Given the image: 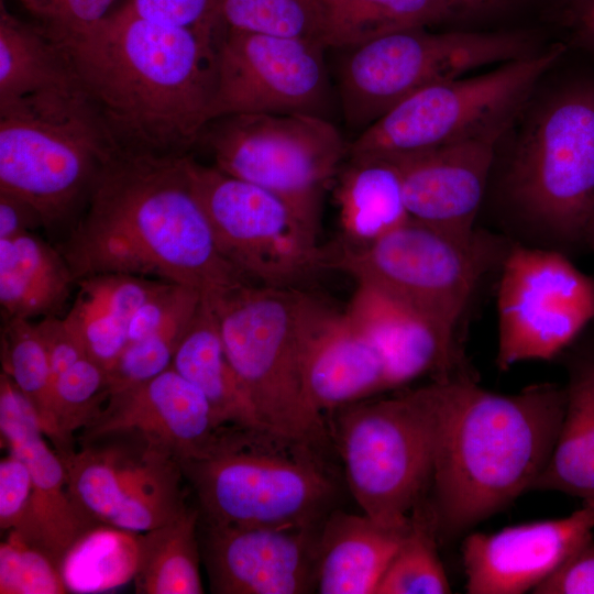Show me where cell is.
Segmentation results:
<instances>
[{
  "mask_svg": "<svg viewBox=\"0 0 594 594\" xmlns=\"http://www.w3.org/2000/svg\"><path fill=\"white\" fill-rule=\"evenodd\" d=\"M218 36L116 9L53 38L119 152L183 157L210 122Z\"/></svg>",
  "mask_w": 594,
  "mask_h": 594,
  "instance_id": "obj_1",
  "label": "cell"
},
{
  "mask_svg": "<svg viewBox=\"0 0 594 594\" xmlns=\"http://www.w3.org/2000/svg\"><path fill=\"white\" fill-rule=\"evenodd\" d=\"M188 156V155H187ZM117 152L59 250L75 279L124 273L216 298L248 280L221 254L186 157Z\"/></svg>",
  "mask_w": 594,
  "mask_h": 594,
  "instance_id": "obj_2",
  "label": "cell"
},
{
  "mask_svg": "<svg viewBox=\"0 0 594 594\" xmlns=\"http://www.w3.org/2000/svg\"><path fill=\"white\" fill-rule=\"evenodd\" d=\"M438 425L428 502L438 538L451 540L532 491L553 452L566 392L537 383L516 394L477 377L435 381Z\"/></svg>",
  "mask_w": 594,
  "mask_h": 594,
  "instance_id": "obj_3",
  "label": "cell"
},
{
  "mask_svg": "<svg viewBox=\"0 0 594 594\" xmlns=\"http://www.w3.org/2000/svg\"><path fill=\"white\" fill-rule=\"evenodd\" d=\"M499 233L514 242L590 252L594 226V81L572 84L531 118L497 183Z\"/></svg>",
  "mask_w": 594,
  "mask_h": 594,
  "instance_id": "obj_4",
  "label": "cell"
},
{
  "mask_svg": "<svg viewBox=\"0 0 594 594\" xmlns=\"http://www.w3.org/2000/svg\"><path fill=\"white\" fill-rule=\"evenodd\" d=\"M223 344L267 433L308 448L324 437L304 385V350L323 301L295 287L244 283L216 297Z\"/></svg>",
  "mask_w": 594,
  "mask_h": 594,
  "instance_id": "obj_5",
  "label": "cell"
},
{
  "mask_svg": "<svg viewBox=\"0 0 594 594\" xmlns=\"http://www.w3.org/2000/svg\"><path fill=\"white\" fill-rule=\"evenodd\" d=\"M513 241L482 228L455 237L417 220L363 248H328V270L346 273L404 301L451 344L464 349L463 329L474 301L498 275Z\"/></svg>",
  "mask_w": 594,
  "mask_h": 594,
  "instance_id": "obj_6",
  "label": "cell"
},
{
  "mask_svg": "<svg viewBox=\"0 0 594 594\" xmlns=\"http://www.w3.org/2000/svg\"><path fill=\"white\" fill-rule=\"evenodd\" d=\"M117 152L80 88L0 106V193L29 205L46 229L86 206Z\"/></svg>",
  "mask_w": 594,
  "mask_h": 594,
  "instance_id": "obj_7",
  "label": "cell"
},
{
  "mask_svg": "<svg viewBox=\"0 0 594 594\" xmlns=\"http://www.w3.org/2000/svg\"><path fill=\"white\" fill-rule=\"evenodd\" d=\"M337 438L352 496L364 515L407 528L431 485L438 425V386L405 389L339 409Z\"/></svg>",
  "mask_w": 594,
  "mask_h": 594,
  "instance_id": "obj_8",
  "label": "cell"
},
{
  "mask_svg": "<svg viewBox=\"0 0 594 594\" xmlns=\"http://www.w3.org/2000/svg\"><path fill=\"white\" fill-rule=\"evenodd\" d=\"M556 43L483 74L428 85L387 110L348 147V157H397L481 138H501L540 78L563 56Z\"/></svg>",
  "mask_w": 594,
  "mask_h": 594,
  "instance_id": "obj_9",
  "label": "cell"
},
{
  "mask_svg": "<svg viewBox=\"0 0 594 594\" xmlns=\"http://www.w3.org/2000/svg\"><path fill=\"white\" fill-rule=\"evenodd\" d=\"M267 433L231 428L207 454L180 461L200 518L243 527L318 526L336 486L304 454L268 449Z\"/></svg>",
  "mask_w": 594,
  "mask_h": 594,
  "instance_id": "obj_10",
  "label": "cell"
},
{
  "mask_svg": "<svg viewBox=\"0 0 594 594\" xmlns=\"http://www.w3.org/2000/svg\"><path fill=\"white\" fill-rule=\"evenodd\" d=\"M532 45L531 36L519 31L415 28L348 47L339 69L344 118L361 132L413 92L528 56Z\"/></svg>",
  "mask_w": 594,
  "mask_h": 594,
  "instance_id": "obj_11",
  "label": "cell"
},
{
  "mask_svg": "<svg viewBox=\"0 0 594 594\" xmlns=\"http://www.w3.org/2000/svg\"><path fill=\"white\" fill-rule=\"evenodd\" d=\"M199 143L216 167L279 196L318 230L323 195L349 147L328 120L301 112L221 117Z\"/></svg>",
  "mask_w": 594,
  "mask_h": 594,
  "instance_id": "obj_12",
  "label": "cell"
},
{
  "mask_svg": "<svg viewBox=\"0 0 594 594\" xmlns=\"http://www.w3.org/2000/svg\"><path fill=\"white\" fill-rule=\"evenodd\" d=\"M186 168L221 254L248 280L299 288L328 270L319 230L283 198L190 155Z\"/></svg>",
  "mask_w": 594,
  "mask_h": 594,
  "instance_id": "obj_13",
  "label": "cell"
},
{
  "mask_svg": "<svg viewBox=\"0 0 594 594\" xmlns=\"http://www.w3.org/2000/svg\"><path fill=\"white\" fill-rule=\"evenodd\" d=\"M59 457L72 499L98 525L142 534L188 506L180 459L136 429L76 438L75 449Z\"/></svg>",
  "mask_w": 594,
  "mask_h": 594,
  "instance_id": "obj_14",
  "label": "cell"
},
{
  "mask_svg": "<svg viewBox=\"0 0 594 594\" xmlns=\"http://www.w3.org/2000/svg\"><path fill=\"white\" fill-rule=\"evenodd\" d=\"M496 365L553 361L594 322V276L570 256L512 243L497 276Z\"/></svg>",
  "mask_w": 594,
  "mask_h": 594,
  "instance_id": "obj_15",
  "label": "cell"
},
{
  "mask_svg": "<svg viewBox=\"0 0 594 594\" xmlns=\"http://www.w3.org/2000/svg\"><path fill=\"white\" fill-rule=\"evenodd\" d=\"M323 48L315 40L223 26L210 121L245 113L320 116L328 88Z\"/></svg>",
  "mask_w": 594,
  "mask_h": 594,
  "instance_id": "obj_16",
  "label": "cell"
},
{
  "mask_svg": "<svg viewBox=\"0 0 594 594\" xmlns=\"http://www.w3.org/2000/svg\"><path fill=\"white\" fill-rule=\"evenodd\" d=\"M320 525L243 527L199 518L201 560L211 592L301 594L315 591Z\"/></svg>",
  "mask_w": 594,
  "mask_h": 594,
  "instance_id": "obj_17",
  "label": "cell"
},
{
  "mask_svg": "<svg viewBox=\"0 0 594 594\" xmlns=\"http://www.w3.org/2000/svg\"><path fill=\"white\" fill-rule=\"evenodd\" d=\"M594 501L571 515L473 532L462 544L470 594H521L534 591L593 537Z\"/></svg>",
  "mask_w": 594,
  "mask_h": 594,
  "instance_id": "obj_18",
  "label": "cell"
},
{
  "mask_svg": "<svg viewBox=\"0 0 594 594\" xmlns=\"http://www.w3.org/2000/svg\"><path fill=\"white\" fill-rule=\"evenodd\" d=\"M1 443L29 468L33 495L29 516L15 529L24 540L43 549L59 566L74 544L100 526L72 499L65 465L51 449L36 411L10 377L0 374Z\"/></svg>",
  "mask_w": 594,
  "mask_h": 594,
  "instance_id": "obj_19",
  "label": "cell"
},
{
  "mask_svg": "<svg viewBox=\"0 0 594 594\" xmlns=\"http://www.w3.org/2000/svg\"><path fill=\"white\" fill-rule=\"evenodd\" d=\"M498 139H472L387 157L398 166L410 218L455 237L473 235L491 183Z\"/></svg>",
  "mask_w": 594,
  "mask_h": 594,
  "instance_id": "obj_20",
  "label": "cell"
},
{
  "mask_svg": "<svg viewBox=\"0 0 594 594\" xmlns=\"http://www.w3.org/2000/svg\"><path fill=\"white\" fill-rule=\"evenodd\" d=\"M344 312L378 351L387 391L427 375L432 381L477 377L465 349L451 344L420 312L373 285L356 282Z\"/></svg>",
  "mask_w": 594,
  "mask_h": 594,
  "instance_id": "obj_21",
  "label": "cell"
},
{
  "mask_svg": "<svg viewBox=\"0 0 594 594\" xmlns=\"http://www.w3.org/2000/svg\"><path fill=\"white\" fill-rule=\"evenodd\" d=\"M127 428L161 441L183 461L210 452L232 427L223 426L205 396L169 367L110 394L99 415L77 438Z\"/></svg>",
  "mask_w": 594,
  "mask_h": 594,
  "instance_id": "obj_22",
  "label": "cell"
},
{
  "mask_svg": "<svg viewBox=\"0 0 594 594\" xmlns=\"http://www.w3.org/2000/svg\"><path fill=\"white\" fill-rule=\"evenodd\" d=\"M302 374L306 396L320 415L387 391L378 351L344 310L324 301L307 334Z\"/></svg>",
  "mask_w": 594,
  "mask_h": 594,
  "instance_id": "obj_23",
  "label": "cell"
},
{
  "mask_svg": "<svg viewBox=\"0 0 594 594\" xmlns=\"http://www.w3.org/2000/svg\"><path fill=\"white\" fill-rule=\"evenodd\" d=\"M566 372V404L551 458L532 491L594 501V328L557 359Z\"/></svg>",
  "mask_w": 594,
  "mask_h": 594,
  "instance_id": "obj_24",
  "label": "cell"
},
{
  "mask_svg": "<svg viewBox=\"0 0 594 594\" xmlns=\"http://www.w3.org/2000/svg\"><path fill=\"white\" fill-rule=\"evenodd\" d=\"M408 528H388L364 514L329 513L318 532L315 591L375 594Z\"/></svg>",
  "mask_w": 594,
  "mask_h": 594,
  "instance_id": "obj_25",
  "label": "cell"
},
{
  "mask_svg": "<svg viewBox=\"0 0 594 594\" xmlns=\"http://www.w3.org/2000/svg\"><path fill=\"white\" fill-rule=\"evenodd\" d=\"M162 282L124 273L79 278L62 318L87 354L109 371L127 345L134 314Z\"/></svg>",
  "mask_w": 594,
  "mask_h": 594,
  "instance_id": "obj_26",
  "label": "cell"
},
{
  "mask_svg": "<svg viewBox=\"0 0 594 594\" xmlns=\"http://www.w3.org/2000/svg\"><path fill=\"white\" fill-rule=\"evenodd\" d=\"M170 367L205 396L223 426L267 433L229 360L209 299L202 297Z\"/></svg>",
  "mask_w": 594,
  "mask_h": 594,
  "instance_id": "obj_27",
  "label": "cell"
},
{
  "mask_svg": "<svg viewBox=\"0 0 594 594\" xmlns=\"http://www.w3.org/2000/svg\"><path fill=\"white\" fill-rule=\"evenodd\" d=\"M75 287V276L59 249L33 232L0 239L3 320L62 317Z\"/></svg>",
  "mask_w": 594,
  "mask_h": 594,
  "instance_id": "obj_28",
  "label": "cell"
},
{
  "mask_svg": "<svg viewBox=\"0 0 594 594\" xmlns=\"http://www.w3.org/2000/svg\"><path fill=\"white\" fill-rule=\"evenodd\" d=\"M334 182L340 245L366 246L410 219L399 169L392 158H350Z\"/></svg>",
  "mask_w": 594,
  "mask_h": 594,
  "instance_id": "obj_29",
  "label": "cell"
},
{
  "mask_svg": "<svg viewBox=\"0 0 594 594\" xmlns=\"http://www.w3.org/2000/svg\"><path fill=\"white\" fill-rule=\"evenodd\" d=\"M79 88L61 44L37 24L0 9V106L47 92Z\"/></svg>",
  "mask_w": 594,
  "mask_h": 594,
  "instance_id": "obj_30",
  "label": "cell"
},
{
  "mask_svg": "<svg viewBox=\"0 0 594 594\" xmlns=\"http://www.w3.org/2000/svg\"><path fill=\"white\" fill-rule=\"evenodd\" d=\"M320 42L348 48L395 31L428 28L462 15L447 0H317Z\"/></svg>",
  "mask_w": 594,
  "mask_h": 594,
  "instance_id": "obj_31",
  "label": "cell"
},
{
  "mask_svg": "<svg viewBox=\"0 0 594 594\" xmlns=\"http://www.w3.org/2000/svg\"><path fill=\"white\" fill-rule=\"evenodd\" d=\"M200 512L187 506L168 522L139 535L135 592L141 594H201Z\"/></svg>",
  "mask_w": 594,
  "mask_h": 594,
  "instance_id": "obj_32",
  "label": "cell"
},
{
  "mask_svg": "<svg viewBox=\"0 0 594 594\" xmlns=\"http://www.w3.org/2000/svg\"><path fill=\"white\" fill-rule=\"evenodd\" d=\"M1 366L14 385L28 397L44 435L55 450L59 433L53 408L52 370L44 339L33 320L12 318L0 330Z\"/></svg>",
  "mask_w": 594,
  "mask_h": 594,
  "instance_id": "obj_33",
  "label": "cell"
},
{
  "mask_svg": "<svg viewBox=\"0 0 594 594\" xmlns=\"http://www.w3.org/2000/svg\"><path fill=\"white\" fill-rule=\"evenodd\" d=\"M139 535L105 525L86 532L63 562L62 571L69 591H102L134 578Z\"/></svg>",
  "mask_w": 594,
  "mask_h": 594,
  "instance_id": "obj_34",
  "label": "cell"
},
{
  "mask_svg": "<svg viewBox=\"0 0 594 594\" xmlns=\"http://www.w3.org/2000/svg\"><path fill=\"white\" fill-rule=\"evenodd\" d=\"M408 531L375 594H446L451 586L438 553V531L428 497L409 515Z\"/></svg>",
  "mask_w": 594,
  "mask_h": 594,
  "instance_id": "obj_35",
  "label": "cell"
},
{
  "mask_svg": "<svg viewBox=\"0 0 594 594\" xmlns=\"http://www.w3.org/2000/svg\"><path fill=\"white\" fill-rule=\"evenodd\" d=\"M53 408L59 433L58 455L75 449V433L86 428L110 396L108 371L84 354L52 376Z\"/></svg>",
  "mask_w": 594,
  "mask_h": 594,
  "instance_id": "obj_36",
  "label": "cell"
},
{
  "mask_svg": "<svg viewBox=\"0 0 594 594\" xmlns=\"http://www.w3.org/2000/svg\"><path fill=\"white\" fill-rule=\"evenodd\" d=\"M218 6L226 28L320 42L317 0H218Z\"/></svg>",
  "mask_w": 594,
  "mask_h": 594,
  "instance_id": "obj_37",
  "label": "cell"
},
{
  "mask_svg": "<svg viewBox=\"0 0 594 594\" xmlns=\"http://www.w3.org/2000/svg\"><path fill=\"white\" fill-rule=\"evenodd\" d=\"M198 307L177 315L157 330L129 343L108 371L110 394L148 381L168 370Z\"/></svg>",
  "mask_w": 594,
  "mask_h": 594,
  "instance_id": "obj_38",
  "label": "cell"
},
{
  "mask_svg": "<svg viewBox=\"0 0 594 594\" xmlns=\"http://www.w3.org/2000/svg\"><path fill=\"white\" fill-rule=\"evenodd\" d=\"M1 594L70 593L61 566L41 548L10 530L0 544Z\"/></svg>",
  "mask_w": 594,
  "mask_h": 594,
  "instance_id": "obj_39",
  "label": "cell"
},
{
  "mask_svg": "<svg viewBox=\"0 0 594 594\" xmlns=\"http://www.w3.org/2000/svg\"><path fill=\"white\" fill-rule=\"evenodd\" d=\"M118 11L146 21L219 33L218 0H123Z\"/></svg>",
  "mask_w": 594,
  "mask_h": 594,
  "instance_id": "obj_40",
  "label": "cell"
},
{
  "mask_svg": "<svg viewBox=\"0 0 594 594\" xmlns=\"http://www.w3.org/2000/svg\"><path fill=\"white\" fill-rule=\"evenodd\" d=\"M33 495V484L26 464L9 453L0 462V529H19L26 520Z\"/></svg>",
  "mask_w": 594,
  "mask_h": 594,
  "instance_id": "obj_41",
  "label": "cell"
},
{
  "mask_svg": "<svg viewBox=\"0 0 594 594\" xmlns=\"http://www.w3.org/2000/svg\"><path fill=\"white\" fill-rule=\"evenodd\" d=\"M532 593L594 594V538L584 542Z\"/></svg>",
  "mask_w": 594,
  "mask_h": 594,
  "instance_id": "obj_42",
  "label": "cell"
},
{
  "mask_svg": "<svg viewBox=\"0 0 594 594\" xmlns=\"http://www.w3.org/2000/svg\"><path fill=\"white\" fill-rule=\"evenodd\" d=\"M548 13L570 43L594 55V0H549Z\"/></svg>",
  "mask_w": 594,
  "mask_h": 594,
  "instance_id": "obj_43",
  "label": "cell"
},
{
  "mask_svg": "<svg viewBox=\"0 0 594 594\" xmlns=\"http://www.w3.org/2000/svg\"><path fill=\"white\" fill-rule=\"evenodd\" d=\"M43 227L38 215L22 200L0 193V239L33 232Z\"/></svg>",
  "mask_w": 594,
  "mask_h": 594,
  "instance_id": "obj_44",
  "label": "cell"
},
{
  "mask_svg": "<svg viewBox=\"0 0 594 594\" xmlns=\"http://www.w3.org/2000/svg\"><path fill=\"white\" fill-rule=\"evenodd\" d=\"M462 15L465 13L483 12L496 6L498 0H447Z\"/></svg>",
  "mask_w": 594,
  "mask_h": 594,
  "instance_id": "obj_45",
  "label": "cell"
},
{
  "mask_svg": "<svg viewBox=\"0 0 594 594\" xmlns=\"http://www.w3.org/2000/svg\"><path fill=\"white\" fill-rule=\"evenodd\" d=\"M19 2L26 11L31 10L35 6L46 1V0H15Z\"/></svg>",
  "mask_w": 594,
  "mask_h": 594,
  "instance_id": "obj_46",
  "label": "cell"
},
{
  "mask_svg": "<svg viewBox=\"0 0 594 594\" xmlns=\"http://www.w3.org/2000/svg\"><path fill=\"white\" fill-rule=\"evenodd\" d=\"M588 251L594 254V226H593V229H592V232H591Z\"/></svg>",
  "mask_w": 594,
  "mask_h": 594,
  "instance_id": "obj_47",
  "label": "cell"
}]
</instances>
